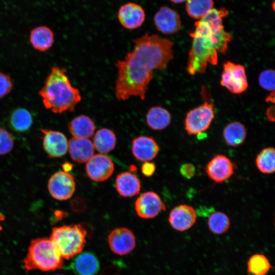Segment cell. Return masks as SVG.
<instances>
[{
	"mask_svg": "<svg viewBox=\"0 0 275 275\" xmlns=\"http://www.w3.org/2000/svg\"><path fill=\"white\" fill-rule=\"evenodd\" d=\"M133 48L117 61L115 94L119 101L131 97L143 100L154 70L165 69L173 59V42L147 33L132 40Z\"/></svg>",
	"mask_w": 275,
	"mask_h": 275,
	"instance_id": "6da1fadb",
	"label": "cell"
},
{
	"mask_svg": "<svg viewBox=\"0 0 275 275\" xmlns=\"http://www.w3.org/2000/svg\"><path fill=\"white\" fill-rule=\"evenodd\" d=\"M228 14L224 8H213L195 23L189 34L193 38L187 64L189 74L204 73L209 64H217L218 53L227 52L232 36L224 30L223 20Z\"/></svg>",
	"mask_w": 275,
	"mask_h": 275,
	"instance_id": "7a4b0ae2",
	"label": "cell"
},
{
	"mask_svg": "<svg viewBox=\"0 0 275 275\" xmlns=\"http://www.w3.org/2000/svg\"><path fill=\"white\" fill-rule=\"evenodd\" d=\"M66 70L53 67L39 91L44 106L56 114L72 112L81 100L79 91L71 84Z\"/></svg>",
	"mask_w": 275,
	"mask_h": 275,
	"instance_id": "3957f363",
	"label": "cell"
},
{
	"mask_svg": "<svg viewBox=\"0 0 275 275\" xmlns=\"http://www.w3.org/2000/svg\"><path fill=\"white\" fill-rule=\"evenodd\" d=\"M23 268L28 272L34 269L50 271L64 267L63 258L49 238L33 239L23 260Z\"/></svg>",
	"mask_w": 275,
	"mask_h": 275,
	"instance_id": "277c9868",
	"label": "cell"
},
{
	"mask_svg": "<svg viewBox=\"0 0 275 275\" xmlns=\"http://www.w3.org/2000/svg\"><path fill=\"white\" fill-rule=\"evenodd\" d=\"M87 234L81 224L63 225L53 228L49 238L63 259H70L82 250Z\"/></svg>",
	"mask_w": 275,
	"mask_h": 275,
	"instance_id": "5b68a950",
	"label": "cell"
},
{
	"mask_svg": "<svg viewBox=\"0 0 275 275\" xmlns=\"http://www.w3.org/2000/svg\"><path fill=\"white\" fill-rule=\"evenodd\" d=\"M214 118L213 103H204L190 111L184 121L185 129L189 135L199 134L207 130Z\"/></svg>",
	"mask_w": 275,
	"mask_h": 275,
	"instance_id": "8992f818",
	"label": "cell"
},
{
	"mask_svg": "<svg viewBox=\"0 0 275 275\" xmlns=\"http://www.w3.org/2000/svg\"><path fill=\"white\" fill-rule=\"evenodd\" d=\"M221 85L233 94H241L248 87L244 66L231 61L224 63Z\"/></svg>",
	"mask_w": 275,
	"mask_h": 275,
	"instance_id": "52a82bcc",
	"label": "cell"
},
{
	"mask_svg": "<svg viewBox=\"0 0 275 275\" xmlns=\"http://www.w3.org/2000/svg\"><path fill=\"white\" fill-rule=\"evenodd\" d=\"M48 190L54 199L64 201L70 199L75 190V182L73 176L64 171L54 173L49 179Z\"/></svg>",
	"mask_w": 275,
	"mask_h": 275,
	"instance_id": "ba28073f",
	"label": "cell"
},
{
	"mask_svg": "<svg viewBox=\"0 0 275 275\" xmlns=\"http://www.w3.org/2000/svg\"><path fill=\"white\" fill-rule=\"evenodd\" d=\"M134 208L138 215L145 219L154 218L166 209L160 196L151 191L142 194L136 199Z\"/></svg>",
	"mask_w": 275,
	"mask_h": 275,
	"instance_id": "9c48e42d",
	"label": "cell"
},
{
	"mask_svg": "<svg viewBox=\"0 0 275 275\" xmlns=\"http://www.w3.org/2000/svg\"><path fill=\"white\" fill-rule=\"evenodd\" d=\"M114 171L112 160L103 154H94L87 162L86 171L93 181L102 182L108 179Z\"/></svg>",
	"mask_w": 275,
	"mask_h": 275,
	"instance_id": "30bf717a",
	"label": "cell"
},
{
	"mask_svg": "<svg viewBox=\"0 0 275 275\" xmlns=\"http://www.w3.org/2000/svg\"><path fill=\"white\" fill-rule=\"evenodd\" d=\"M111 250L119 255H126L135 246V238L131 231L125 227L113 230L108 237Z\"/></svg>",
	"mask_w": 275,
	"mask_h": 275,
	"instance_id": "8fae6325",
	"label": "cell"
},
{
	"mask_svg": "<svg viewBox=\"0 0 275 275\" xmlns=\"http://www.w3.org/2000/svg\"><path fill=\"white\" fill-rule=\"evenodd\" d=\"M153 21L157 30L165 35L174 34L181 28V21L179 14L167 6L159 8L153 17Z\"/></svg>",
	"mask_w": 275,
	"mask_h": 275,
	"instance_id": "7c38bea8",
	"label": "cell"
},
{
	"mask_svg": "<svg viewBox=\"0 0 275 275\" xmlns=\"http://www.w3.org/2000/svg\"><path fill=\"white\" fill-rule=\"evenodd\" d=\"M234 169L233 164L228 157L218 154L208 162L205 171L212 181L219 183L229 179L233 174Z\"/></svg>",
	"mask_w": 275,
	"mask_h": 275,
	"instance_id": "4fadbf2b",
	"label": "cell"
},
{
	"mask_svg": "<svg viewBox=\"0 0 275 275\" xmlns=\"http://www.w3.org/2000/svg\"><path fill=\"white\" fill-rule=\"evenodd\" d=\"M40 130L43 134V148L49 157H61L66 154L68 151V142L63 133L46 129Z\"/></svg>",
	"mask_w": 275,
	"mask_h": 275,
	"instance_id": "5bb4252c",
	"label": "cell"
},
{
	"mask_svg": "<svg viewBox=\"0 0 275 275\" xmlns=\"http://www.w3.org/2000/svg\"><path fill=\"white\" fill-rule=\"evenodd\" d=\"M117 17L124 28L134 30L142 25L145 20L146 14L142 6L135 3L129 2L119 8Z\"/></svg>",
	"mask_w": 275,
	"mask_h": 275,
	"instance_id": "9a60e30c",
	"label": "cell"
},
{
	"mask_svg": "<svg viewBox=\"0 0 275 275\" xmlns=\"http://www.w3.org/2000/svg\"><path fill=\"white\" fill-rule=\"evenodd\" d=\"M197 219L194 208L186 204L175 206L170 212L169 222L175 230L183 232L192 227Z\"/></svg>",
	"mask_w": 275,
	"mask_h": 275,
	"instance_id": "2e32d148",
	"label": "cell"
},
{
	"mask_svg": "<svg viewBox=\"0 0 275 275\" xmlns=\"http://www.w3.org/2000/svg\"><path fill=\"white\" fill-rule=\"evenodd\" d=\"M132 153L138 160L142 162L153 159L159 151V147L153 138L140 135L132 141Z\"/></svg>",
	"mask_w": 275,
	"mask_h": 275,
	"instance_id": "e0dca14e",
	"label": "cell"
},
{
	"mask_svg": "<svg viewBox=\"0 0 275 275\" xmlns=\"http://www.w3.org/2000/svg\"><path fill=\"white\" fill-rule=\"evenodd\" d=\"M69 267L76 275H96L99 271V261L91 252H83L77 256Z\"/></svg>",
	"mask_w": 275,
	"mask_h": 275,
	"instance_id": "ac0fdd59",
	"label": "cell"
},
{
	"mask_svg": "<svg viewBox=\"0 0 275 275\" xmlns=\"http://www.w3.org/2000/svg\"><path fill=\"white\" fill-rule=\"evenodd\" d=\"M94 149L89 139L73 137L68 142V150L71 158L78 163L87 162L94 155Z\"/></svg>",
	"mask_w": 275,
	"mask_h": 275,
	"instance_id": "d6986e66",
	"label": "cell"
},
{
	"mask_svg": "<svg viewBox=\"0 0 275 275\" xmlns=\"http://www.w3.org/2000/svg\"><path fill=\"white\" fill-rule=\"evenodd\" d=\"M115 186L120 196L131 197L139 193L141 182L135 174L129 172H123L117 175Z\"/></svg>",
	"mask_w": 275,
	"mask_h": 275,
	"instance_id": "ffe728a7",
	"label": "cell"
},
{
	"mask_svg": "<svg viewBox=\"0 0 275 275\" xmlns=\"http://www.w3.org/2000/svg\"><path fill=\"white\" fill-rule=\"evenodd\" d=\"M68 128L74 138L89 139L94 134L95 125L89 116L80 115L69 122Z\"/></svg>",
	"mask_w": 275,
	"mask_h": 275,
	"instance_id": "44dd1931",
	"label": "cell"
},
{
	"mask_svg": "<svg viewBox=\"0 0 275 275\" xmlns=\"http://www.w3.org/2000/svg\"><path fill=\"white\" fill-rule=\"evenodd\" d=\"M146 121L150 129L154 130H161L170 124L171 115L166 108L160 106H154L147 111Z\"/></svg>",
	"mask_w": 275,
	"mask_h": 275,
	"instance_id": "7402d4cb",
	"label": "cell"
},
{
	"mask_svg": "<svg viewBox=\"0 0 275 275\" xmlns=\"http://www.w3.org/2000/svg\"><path fill=\"white\" fill-rule=\"evenodd\" d=\"M30 41L35 49L44 51L52 46L54 42V34L47 26H37L31 31Z\"/></svg>",
	"mask_w": 275,
	"mask_h": 275,
	"instance_id": "603a6c76",
	"label": "cell"
},
{
	"mask_svg": "<svg viewBox=\"0 0 275 275\" xmlns=\"http://www.w3.org/2000/svg\"><path fill=\"white\" fill-rule=\"evenodd\" d=\"M116 142L115 132L110 129L102 128L96 132L92 143L94 149L98 152L108 153L115 148Z\"/></svg>",
	"mask_w": 275,
	"mask_h": 275,
	"instance_id": "cb8c5ba5",
	"label": "cell"
},
{
	"mask_svg": "<svg viewBox=\"0 0 275 275\" xmlns=\"http://www.w3.org/2000/svg\"><path fill=\"white\" fill-rule=\"evenodd\" d=\"M246 133V129L243 124L239 122H233L225 126L223 135L228 145L238 147L245 141Z\"/></svg>",
	"mask_w": 275,
	"mask_h": 275,
	"instance_id": "d4e9b609",
	"label": "cell"
},
{
	"mask_svg": "<svg viewBox=\"0 0 275 275\" xmlns=\"http://www.w3.org/2000/svg\"><path fill=\"white\" fill-rule=\"evenodd\" d=\"M256 165L260 172L270 174L275 171V151L269 147L262 149L257 155Z\"/></svg>",
	"mask_w": 275,
	"mask_h": 275,
	"instance_id": "484cf974",
	"label": "cell"
},
{
	"mask_svg": "<svg viewBox=\"0 0 275 275\" xmlns=\"http://www.w3.org/2000/svg\"><path fill=\"white\" fill-rule=\"evenodd\" d=\"M271 268L269 260L262 254H254L247 262V272L251 275H266Z\"/></svg>",
	"mask_w": 275,
	"mask_h": 275,
	"instance_id": "4316f807",
	"label": "cell"
},
{
	"mask_svg": "<svg viewBox=\"0 0 275 275\" xmlns=\"http://www.w3.org/2000/svg\"><path fill=\"white\" fill-rule=\"evenodd\" d=\"M186 10L193 18L199 20L213 9V0H187Z\"/></svg>",
	"mask_w": 275,
	"mask_h": 275,
	"instance_id": "83f0119b",
	"label": "cell"
},
{
	"mask_svg": "<svg viewBox=\"0 0 275 275\" xmlns=\"http://www.w3.org/2000/svg\"><path fill=\"white\" fill-rule=\"evenodd\" d=\"M10 124L14 130L23 132L31 126L33 119L30 113L23 108L15 109L10 116Z\"/></svg>",
	"mask_w": 275,
	"mask_h": 275,
	"instance_id": "f1b7e54d",
	"label": "cell"
},
{
	"mask_svg": "<svg viewBox=\"0 0 275 275\" xmlns=\"http://www.w3.org/2000/svg\"><path fill=\"white\" fill-rule=\"evenodd\" d=\"M207 224L209 229L212 233L221 235L228 230L230 226V220L225 213L216 211L210 215Z\"/></svg>",
	"mask_w": 275,
	"mask_h": 275,
	"instance_id": "f546056e",
	"label": "cell"
},
{
	"mask_svg": "<svg viewBox=\"0 0 275 275\" xmlns=\"http://www.w3.org/2000/svg\"><path fill=\"white\" fill-rule=\"evenodd\" d=\"M275 75L273 70L266 69L259 74L258 81L260 86L264 89L273 91L274 90Z\"/></svg>",
	"mask_w": 275,
	"mask_h": 275,
	"instance_id": "4dcf8cb0",
	"label": "cell"
},
{
	"mask_svg": "<svg viewBox=\"0 0 275 275\" xmlns=\"http://www.w3.org/2000/svg\"><path fill=\"white\" fill-rule=\"evenodd\" d=\"M13 146L12 135L6 129L0 128V155L9 153L12 150Z\"/></svg>",
	"mask_w": 275,
	"mask_h": 275,
	"instance_id": "1f68e13d",
	"label": "cell"
},
{
	"mask_svg": "<svg viewBox=\"0 0 275 275\" xmlns=\"http://www.w3.org/2000/svg\"><path fill=\"white\" fill-rule=\"evenodd\" d=\"M13 84L7 74L0 72V98L8 94L12 90Z\"/></svg>",
	"mask_w": 275,
	"mask_h": 275,
	"instance_id": "d6a6232c",
	"label": "cell"
},
{
	"mask_svg": "<svg viewBox=\"0 0 275 275\" xmlns=\"http://www.w3.org/2000/svg\"><path fill=\"white\" fill-rule=\"evenodd\" d=\"M124 265L120 261H116L106 266L102 271L101 275H119Z\"/></svg>",
	"mask_w": 275,
	"mask_h": 275,
	"instance_id": "836d02e7",
	"label": "cell"
},
{
	"mask_svg": "<svg viewBox=\"0 0 275 275\" xmlns=\"http://www.w3.org/2000/svg\"><path fill=\"white\" fill-rule=\"evenodd\" d=\"M180 172L183 177L189 179L195 176L196 173V168L192 163H185L181 166L180 168Z\"/></svg>",
	"mask_w": 275,
	"mask_h": 275,
	"instance_id": "e575fe53",
	"label": "cell"
},
{
	"mask_svg": "<svg viewBox=\"0 0 275 275\" xmlns=\"http://www.w3.org/2000/svg\"><path fill=\"white\" fill-rule=\"evenodd\" d=\"M141 169L143 175L149 177L152 176L154 174L156 169V166L153 162L146 161L143 164Z\"/></svg>",
	"mask_w": 275,
	"mask_h": 275,
	"instance_id": "d590c367",
	"label": "cell"
},
{
	"mask_svg": "<svg viewBox=\"0 0 275 275\" xmlns=\"http://www.w3.org/2000/svg\"><path fill=\"white\" fill-rule=\"evenodd\" d=\"M266 117L268 121L273 122L274 121V107L271 106L266 109Z\"/></svg>",
	"mask_w": 275,
	"mask_h": 275,
	"instance_id": "8d00e7d4",
	"label": "cell"
},
{
	"mask_svg": "<svg viewBox=\"0 0 275 275\" xmlns=\"http://www.w3.org/2000/svg\"><path fill=\"white\" fill-rule=\"evenodd\" d=\"M265 100L267 102H274V91H271V92L268 95L265 99Z\"/></svg>",
	"mask_w": 275,
	"mask_h": 275,
	"instance_id": "74e56055",
	"label": "cell"
},
{
	"mask_svg": "<svg viewBox=\"0 0 275 275\" xmlns=\"http://www.w3.org/2000/svg\"><path fill=\"white\" fill-rule=\"evenodd\" d=\"M63 165V171L68 173L72 170V166L71 164L66 162Z\"/></svg>",
	"mask_w": 275,
	"mask_h": 275,
	"instance_id": "f35d334b",
	"label": "cell"
},
{
	"mask_svg": "<svg viewBox=\"0 0 275 275\" xmlns=\"http://www.w3.org/2000/svg\"><path fill=\"white\" fill-rule=\"evenodd\" d=\"M5 219V216L3 214V213L0 212V222L4 221ZM2 230V226L0 225V231Z\"/></svg>",
	"mask_w": 275,
	"mask_h": 275,
	"instance_id": "ab89813d",
	"label": "cell"
},
{
	"mask_svg": "<svg viewBox=\"0 0 275 275\" xmlns=\"http://www.w3.org/2000/svg\"><path fill=\"white\" fill-rule=\"evenodd\" d=\"M170 1L173 3L178 4V3L184 2L186 1L187 0H170Z\"/></svg>",
	"mask_w": 275,
	"mask_h": 275,
	"instance_id": "60d3db41",
	"label": "cell"
},
{
	"mask_svg": "<svg viewBox=\"0 0 275 275\" xmlns=\"http://www.w3.org/2000/svg\"><path fill=\"white\" fill-rule=\"evenodd\" d=\"M134 166L132 165V166H131V171L133 172L134 171V170H136V167H135L134 168H133Z\"/></svg>",
	"mask_w": 275,
	"mask_h": 275,
	"instance_id": "b9f144b4",
	"label": "cell"
},
{
	"mask_svg": "<svg viewBox=\"0 0 275 275\" xmlns=\"http://www.w3.org/2000/svg\"><path fill=\"white\" fill-rule=\"evenodd\" d=\"M56 275H62V274H56Z\"/></svg>",
	"mask_w": 275,
	"mask_h": 275,
	"instance_id": "7bdbcfd3",
	"label": "cell"
}]
</instances>
